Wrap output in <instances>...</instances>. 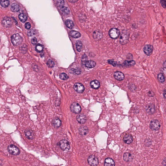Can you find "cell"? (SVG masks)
<instances>
[{"instance_id":"28","label":"cell","mask_w":166,"mask_h":166,"mask_svg":"<svg viewBox=\"0 0 166 166\" xmlns=\"http://www.w3.org/2000/svg\"><path fill=\"white\" fill-rule=\"evenodd\" d=\"M0 3L3 7L7 8L9 6V1L8 0H1Z\"/></svg>"},{"instance_id":"34","label":"cell","mask_w":166,"mask_h":166,"mask_svg":"<svg viewBox=\"0 0 166 166\" xmlns=\"http://www.w3.org/2000/svg\"><path fill=\"white\" fill-rule=\"evenodd\" d=\"M70 72L75 75H79L80 74L81 71L79 69H72L71 70Z\"/></svg>"},{"instance_id":"36","label":"cell","mask_w":166,"mask_h":166,"mask_svg":"<svg viewBox=\"0 0 166 166\" xmlns=\"http://www.w3.org/2000/svg\"><path fill=\"white\" fill-rule=\"evenodd\" d=\"M56 4L57 6H63V5H64L65 1L64 0H58L56 2Z\"/></svg>"},{"instance_id":"11","label":"cell","mask_w":166,"mask_h":166,"mask_svg":"<svg viewBox=\"0 0 166 166\" xmlns=\"http://www.w3.org/2000/svg\"><path fill=\"white\" fill-rule=\"evenodd\" d=\"M74 88L77 92L79 93H82L84 91L85 88L84 86L80 83H77L74 85Z\"/></svg>"},{"instance_id":"12","label":"cell","mask_w":166,"mask_h":166,"mask_svg":"<svg viewBox=\"0 0 166 166\" xmlns=\"http://www.w3.org/2000/svg\"><path fill=\"white\" fill-rule=\"evenodd\" d=\"M145 110L148 114H153L155 112V106L153 104H150L146 106Z\"/></svg>"},{"instance_id":"9","label":"cell","mask_w":166,"mask_h":166,"mask_svg":"<svg viewBox=\"0 0 166 166\" xmlns=\"http://www.w3.org/2000/svg\"><path fill=\"white\" fill-rule=\"evenodd\" d=\"M12 20L9 17H5L2 21V24L3 26L6 28L10 27L12 25Z\"/></svg>"},{"instance_id":"31","label":"cell","mask_w":166,"mask_h":166,"mask_svg":"<svg viewBox=\"0 0 166 166\" xmlns=\"http://www.w3.org/2000/svg\"><path fill=\"white\" fill-rule=\"evenodd\" d=\"M135 62L133 60H130L128 61L126 60L124 62V64L125 65L128 66H132L134 65L135 64Z\"/></svg>"},{"instance_id":"4","label":"cell","mask_w":166,"mask_h":166,"mask_svg":"<svg viewBox=\"0 0 166 166\" xmlns=\"http://www.w3.org/2000/svg\"><path fill=\"white\" fill-rule=\"evenodd\" d=\"M149 127L152 130L157 131L160 128L161 124L158 120L154 119L150 122Z\"/></svg>"},{"instance_id":"26","label":"cell","mask_w":166,"mask_h":166,"mask_svg":"<svg viewBox=\"0 0 166 166\" xmlns=\"http://www.w3.org/2000/svg\"><path fill=\"white\" fill-rule=\"evenodd\" d=\"M19 18L21 21L22 22H25L27 19V16L25 13H21L19 15Z\"/></svg>"},{"instance_id":"29","label":"cell","mask_w":166,"mask_h":166,"mask_svg":"<svg viewBox=\"0 0 166 166\" xmlns=\"http://www.w3.org/2000/svg\"><path fill=\"white\" fill-rule=\"evenodd\" d=\"M44 46L43 45L38 44L36 46L35 50L38 53H41L43 51L44 49Z\"/></svg>"},{"instance_id":"23","label":"cell","mask_w":166,"mask_h":166,"mask_svg":"<svg viewBox=\"0 0 166 166\" xmlns=\"http://www.w3.org/2000/svg\"><path fill=\"white\" fill-rule=\"evenodd\" d=\"M96 65L95 62L91 60L86 61L85 63L86 67L88 68H90V69L95 67V66Z\"/></svg>"},{"instance_id":"42","label":"cell","mask_w":166,"mask_h":166,"mask_svg":"<svg viewBox=\"0 0 166 166\" xmlns=\"http://www.w3.org/2000/svg\"><path fill=\"white\" fill-rule=\"evenodd\" d=\"M31 42L33 45H35L37 44V39L35 37H33L31 40Z\"/></svg>"},{"instance_id":"2","label":"cell","mask_w":166,"mask_h":166,"mask_svg":"<svg viewBox=\"0 0 166 166\" xmlns=\"http://www.w3.org/2000/svg\"><path fill=\"white\" fill-rule=\"evenodd\" d=\"M8 150L9 154L13 155H18L20 153V149L15 145L12 144L9 145L8 147Z\"/></svg>"},{"instance_id":"8","label":"cell","mask_w":166,"mask_h":166,"mask_svg":"<svg viewBox=\"0 0 166 166\" xmlns=\"http://www.w3.org/2000/svg\"><path fill=\"white\" fill-rule=\"evenodd\" d=\"M88 162L89 164L91 166H97L99 163L98 159L93 155L89 156L88 158Z\"/></svg>"},{"instance_id":"30","label":"cell","mask_w":166,"mask_h":166,"mask_svg":"<svg viewBox=\"0 0 166 166\" xmlns=\"http://www.w3.org/2000/svg\"><path fill=\"white\" fill-rule=\"evenodd\" d=\"M76 47L77 50L78 52H80L82 50L83 45L81 41H78L76 43Z\"/></svg>"},{"instance_id":"32","label":"cell","mask_w":166,"mask_h":166,"mask_svg":"<svg viewBox=\"0 0 166 166\" xmlns=\"http://www.w3.org/2000/svg\"><path fill=\"white\" fill-rule=\"evenodd\" d=\"M60 9L62 12L65 14L67 15L70 13V10H69V8L63 6L61 7Z\"/></svg>"},{"instance_id":"46","label":"cell","mask_w":166,"mask_h":166,"mask_svg":"<svg viewBox=\"0 0 166 166\" xmlns=\"http://www.w3.org/2000/svg\"><path fill=\"white\" fill-rule=\"evenodd\" d=\"M166 90H165L164 91V92H163V95H164V97L165 98H166Z\"/></svg>"},{"instance_id":"24","label":"cell","mask_w":166,"mask_h":166,"mask_svg":"<svg viewBox=\"0 0 166 166\" xmlns=\"http://www.w3.org/2000/svg\"><path fill=\"white\" fill-rule=\"evenodd\" d=\"M20 7L18 4L16 3H13L10 7V9L12 12H19L20 10Z\"/></svg>"},{"instance_id":"39","label":"cell","mask_w":166,"mask_h":166,"mask_svg":"<svg viewBox=\"0 0 166 166\" xmlns=\"http://www.w3.org/2000/svg\"><path fill=\"white\" fill-rule=\"evenodd\" d=\"M108 62L109 64L112 65L114 66H116V62L112 60H108Z\"/></svg>"},{"instance_id":"45","label":"cell","mask_w":166,"mask_h":166,"mask_svg":"<svg viewBox=\"0 0 166 166\" xmlns=\"http://www.w3.org/2000/svg\"><path fill=\"white\" fill-rule=\"evenodd\" d=\"M71 3H75L78 0H68Z\"/></svg>"},{"instance_id":"10","label":"cell","mask_w":166,"mask_h":166,"mask_svg":"<svg viewBox=\"0 0 166 166\" xmlns=\"http://www.w3.org/2000/svg\"><path fill=\"white\" fill-rule=\"evenodd\" d=\"M153 46L150 45H146L143 48V51L147 56H149L152 54L153 51Z\"/></svg>"},{"instance_id":"44","label":"cell","mask_w":166,"mask_h":166,"mask_svg":"<svg viewBox=\"0 0 166 166\" xmlns=\"http://www.w3.org/2000/svg\"><path fill=\"white\" fill-rule=\"evenodd\" d=\"M149 95L150 97H153L154 96V93L152 91H149L148 92Z\"/></svg>"},{"instance_id":"14","label":"cell","mask_w":166,"mask_h":166,"mask_svg":"<svg viewBox=\"0 0 166 166\" xmlns=\"http://www.w3.org/2000/svg\"><path fill=\"white\" fill-rule=\"evenodd\" d=\"M77 121L80 124H83L85 123L87 120V118L83 114H79L77 116Z\"/></svg>"},{"instance_id":"6","label":"cell","mask_w":166,"mask_h":166,"mask_svg":"<svg viewBox=\"0 0 166 166\" xmlns=\"http://www.w3.org/2000/svg\"><path fill=\"white\" fill-rule=\"evenodd\" d=\"M59 145L61 149L64 151L69 150L71 147L70 142L66 140L60 141L59 143Z\"/></svg>"},{"instance_id":"27","label":"cell","mask_w":166,"mask_h":166,"mask_svg":"<svg viewBox=\"0 0 166 166\" xmlns=\"http://www.w3.org/2000/svg\"><path fill=\"white\" fill-rule=\"evenodd\" d=\"M65 25L68 28L70 29H72L74 27V23L72 21L70 20H67L66 21Z\"/></svg>"},{"instance_id":"13","label":"cell","mask_w":166,"mask_h":166,"mask_svg":"<svg viewBox=\"0 0 166 166\" xmlns=\"http://www.w3.org/2000/svg\"><path fill=\"white\" fill-rule=\"evenodd\" d=\"M114 78L118 81H122L124 79V76L122 72L120 71H116L114 73Z\"/></svg>"},{"instance_id":"37","label":"cell","mask_w":166,"mask_h":166,"mask_svg":"<svg viewBox=\"0 0 166 166\" xmlns=\"http://www.w3.org/2000/svg\"><path fill=\"white\" fill-rule=\"evenodd\" d=\"M47 64L48 67H52L54 66V62L52 60L49 59L47 63Z\"/></svg>"},{"instance_id":"18","label":"cell","mask_w":166,"mask_h":166,"mask_svg":"<svg viewBox=\"0 0 166 166\" xmlns=\"http://www.w3.org/2000/svg\"><path fill=\"white\" fill-rule=\"evenodd\" d=\"M100 86V83L98 80H94L91 82L90 86L92 89H97L99 88Z\"/></svg>"},{"instance_id":"17","label":"cell","mask_w":166,"mask_h":166,"mask_svg":"<svg viewBox=\"0 0 166 166\" xmlns=\"http://www.w3.org/2000/svg\"><path fill=\"white\" fill-rule=\"evenodd\" d=\"M52 124L53 126L55 128H58L61 126V120L58 117H56L52 121Z\"/></svg>"},{"instance_id":"43","label":"cell","mask_w":166,"mask_h":166,"mask_svg":"<svg viewBox=\"0 0 166 166\" xmlns=\"http://www.w3.org/2000/svg\"><path fill=\"white\" fill-rule=\"evenodd\" d=\"M25 27L27 30L30 29L31 27V25H30V23L28 22L26 23L25 25Z\"/></svg>"},{"instance_id":"21","label":"cell","mask_w":166,"mask_h":166,"mask_svg":"<svg viewBox=\"0 0 166 166\" xmlns=\"http://www.w3.org/2000/svg\"><path fill=\"white\" fill-rule=\"evenodd\" d=\"M103 34L99 31H96L93 33V37L96 40H99L103 37Z\"/></svg>"},{"instance_id":"16","label":"cell","mask_w":166,"mask_h":166,"mask_svg":"<svg viewBox=\"0 0 166 166\" xmlns=\"http://www.w3.org/2000/svg\"><path fill=\"white\" fill-rule=\"evenodd\" d=\"M25 134L26 137L29 140H33L35 137L33 132L31 130H25Z\"/></svg>"},{"instance_id":"19","label":"cell","mask_w":166,"mask_h":166,"mask_svg":"<svg viewBox=\"0 0 166 166\" xmlns=\"http://www.w3.org/2000/svg\"><path fill=\"white\" fill-rule=\"evenodd\" d=\"M133 137L130 135H126L123 138V141L126 144H129L133 141Z\"/></svg>"},{"instance_id":"7","label":"cell","mask_w":166,"mask_h":166,"mask_svg":"<svg viewBox=\"0 0 166 166\" xmlns=\"http://www.w3.org/2000/svg\"><path fill=\"white\" fill-rule=\"evenodd\" d=\"M70 108L71 111L75 114H79L82 110L81 106L77 103H74L72 104Z\"/></svg>"},{"instance_id":"25","label":"cell","mask_w":166,"mask_h":166,"mask_svg":"<svg viewBox=\"0 0 166 166\" xmlns=\"http://www.w3.org/2000/svg\"><path fill=\"white\" fill-rule=\"evenodd\" d=\"M70 34L72 37L75 38L80 37L81 36V34L80 33L75 31H71L70 33Z\"/></svg>"},{"instance_id":"35","label":"cell","mask_w":166,"mask_h":166,"mask_svg":"<svg viewBox=\"0 0 166 166\" xmlns=\"http://www.w3.org/2000/svg\"><path fill=\"white\" fill-rule=\"evenodd\" d=\"M60 79L63 80H65L69 78V76L67 74L65 73H62L60 75Z\"/></svg>"},{"instance_id":"40","label":"cell","mask_w":166,"mask_h":166,"mask_svg":"<svg viewBox=\"0 0 166 166\" xmlns=\"http://www.w3.org/2000/svg\"><path fill=\"white\" fill-rule=\"evenodd\" d=\"M161 5L164 8H166V0H160Z\"/></svg>"},{"instance_id":"22","label":"cell","mask_w":166,"mask_h":166,"mask_svg":"<svg viewBox=\"0 0 166 166\" xmlns=\"http://www.w3.org/2000/svg\"><path fill=\"white\" fill-rule=\"evenodd\" d=\"M115 162L113 159L110 158H107L105 159L104 162V166H115Z\"/></svg>"},{"instance_id":"20","label":"cell","mask_w":166,"mask_h":166,"mask_svg":"<svg viewBox=\"0 0 166 166\" xmlns=\"http://www.w3.org/2000/svg\"><path fill=\"white\" fill-rule=\"evenodd\" d=\"M133 159V156L129 153H125L124 155L123 159L127 162H129L132 160Z\"/></svg>"},{"instance_id":"1","label":"cell","mask_w":166,"mask_h":166,"mask_svg":"<svg viewBox=\"0 0 166 166\" xmlns=\"http://www.w3.org/2000/svg\"><path fill=\"white\" fill-rule=\"evenodd\" d=\"M11 41L14 45L18 46L22 43V39L21 36L18 34H15L11 37Z\"/></svg>"},{"instance_id":"33","label":"cell","mask_w":166,"mask_h":166,"mask_svg":"<svg viewBox=\"0 0 166 166\" xmlns=\"http://www.w3.org/2000/svg\"><path fill=\"white\" fill-rule=\"evenodd\" d=\"M158 80L161 83H163L165 81V78L164 75L162 73H159L158 75Z\"/></svg>"},{"instance_id":"15","label":"cell","mask_w":166,"mask_h":166,"mask_svg":"<svg viewBox=\"0 0 166 166\" xmlns=\"http://www.w3.org/2000/svg\"><path fill=\"white\" fill-rule=\"evenodd\" d=\"M88 131H89V129L86 126H80L79 128V134L82 136L87 135L88 133Z\"/></svg>"},{"instance_id":"5","label":"cell","mask_w":166,"mask_h":166,"mask_svg":"<svg viewBox=\"0 0 166 166\" xmlns=\"http://www.w3.org/2000/svg\"><path fill=\"white\" fill-rule=\"evenodd\" d=\"M109 34L112 38L113 39L117 38L120 35V31L118 29L111 28L109 31Z\"/></svg>"},{"instance_id":"38","label":"cell","mask_w":166,"mask_h":166,"mask_svg":"<svg viewBox=\"0 0 166 166\" xmlns=\"http://www.w3.org/2000/svg\"><path fill=\"white\" fill-rule=\"evenodd\" d=\"M27 49V47L26 46L23 45L22 46H21L20 50L21 52L22 53H25L26 52V51Z\"/></svg>"},{"instance_id":"41","label":"cell","mask_w":166,"mask_h":166,"mask_svg":"<svg viewBox=\"0 0 166 166\" xmlns=\"http://www.w3.org/2000/svg\"><path fill=\"white\" fill-rule=\"evenodd\" d=\"M35 31L33 30H31L28 33V34L29 36H32L35 35Z\"/></svg>"},{"instance_id":"3","label":"cell","mask_w":166,"mask_h":166,"mask_svg":"<svg viewBox=\"0 0 166 166\" xmlns=\"http://www.w3.org/2000/svg\"><path fill=\"white\" fill-rule=\"evenodd\" d=\"M129 38V33L127 31H124L122 32L120 36V42L122 45L126 44L128 41Z\"/></svg>"}]
</instances>
